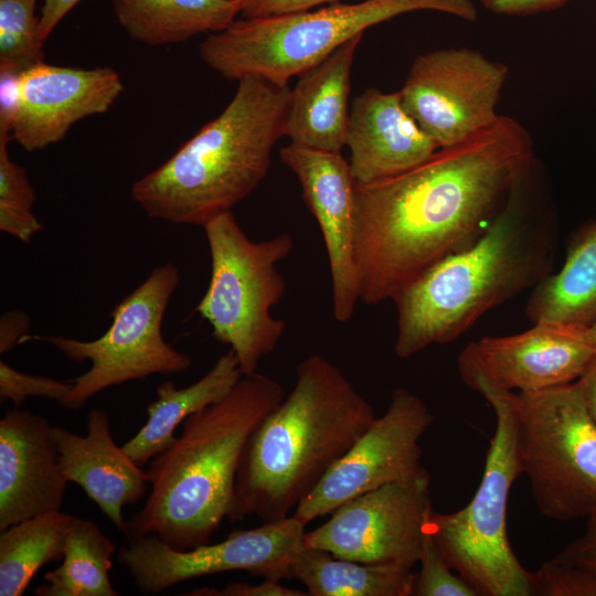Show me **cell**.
Returning a JSON list of instances; mask_svg holds the SVG:
<instances>
[{"label":"cell","instance_id":"6da1fadb","mask_svg":"<svg viewBox=\"0 0 596 596\" xmlns=\"http://www.w3.org/2000/svg\"><path fill=\"white\" fill-rule=\"evenodd\" d=\"M533 170L532 140L499 116L397 175L354 184L360 300H392L445 257L472 245Z\"/></svg>","mask_w":596,"mask_h":596},{"label":"cell","instance_id":"7a4b0ae2","mask_svg":"<svg viewBox=\"0 0 596 596\" xmlns=\"http://www.w3.org/2000/svg\"><path fill=\"white\" fill-rule=\"evenodd\" d=\"M532 172L472 245L436 263L393 299L397 358L453 342L486 312L553 273L556 219L533 200Z\"/></svg>","mask_w":596,"mask_h":596},{"label":"cell","instance_id":"3957f363","mask_svg":"<svg viewBox=\"0 0 596 596\" xmlns=\"http://www.w3.org/2000/svg\"><path fill=\"white\" fill-rule=\"evenodd\" d=\"M291 391L249 438L237 470L231 522L286 519L375 418L372 404L321 354L296 366Z\"/></svg>","mask_w":596,"mask_h":596},{"label":"cell","instance_id":"277c9868","mask_svg":"<svg viewBox=\"0 0 596 596\" xmlns=\"http://www.w3.org/2000/svg\"><path fill=\"white\" fill-rule=\"evenodd\" d=\"M284 396L278 381L256 371L190 415L173 444L151 459L150 491L126 521V539L152 534L177 550L211 543L231 512L244 449Z\"/></svg>","mask_w":596,"mask_h":596},{"label":"cell","instance_id":"5b68a950","mask_svg":"<svg viewBox=\"0 0 596 596\" xmlns=\"http://www.w3.org/2000/svg\"><path fill=\"white\" fill-rule=\"evenodd\" d=\"M237 82L217 117L132 184L131 198L149 217L203 227L266 177L285 136L291 89L256 76Z\"/></svg>","mask_w":596,"mask_h":596},{"label":"cell","instance_id":"8992f818","mask_svg":"<svg viewBox=\"0 0 596 596\" xmlns=\"http://www.w3.org/2000/svg\"><path fill=\"white\" fill-rule=\"evenodd\" d=\"M436 10L473 21L471 0H364L316 11L234 21L200 44L201 60L227 79L256 76L287 86L343 43L396 15Z\"/></svg>","mask_w":596,"mask_h":596},{"label":"cell","instance_id":"52a82bcc","mask_svg":"<svg viewBox=\"0 0 596 596\" xmlns=\"http://www.w3.org/2000/svg\"><path fill=\"white\" fill-rule=\"evenodd\" d=\"M477 392L496 415L480 485L462 509L434 511L428 532L448 565L479 596H533L532 572L517 558L507 533L508 498L523 473L514 417L504 391L481 386Z\"/></svg>","mask_w":596,"mask_h":596},{"label":"cell","instance_id":"ba28073f","mask_svg":"<svg viewBox=\"0 0 596 596\" xmlns=\"http://www.w3.org/2000/svg\"><path fill=\"white\" fill-rule=\"evenodd\" d=\"M211 256V277L196 311L214 337L236 355L243 374L256 372L260 360L274 352L286 328L272 309L286 288L277 264L291 252L292 237L277 234L252 241L232 211L204 226Z\"/></svg>","mask_w":596,"mask_h":596},{"label":"cell","instance_id":"9c48e42d","mask_svg":"<svg viewBox=\"0 0 596 596\" xmlns=\"http://www.w3.org/2000/svg\"><path fill=\"white\" fill-rule=\"evenodd\" d=\"M504 393L522 471L540 513L556 521L596 513V423L577 382Z\"/></svg>","mask_w":596,"mask_h":596},{"label":"cell","instance_id":"30bf717a","mask_svg":"<svg viewBox=\"0 0 596 596\" xmlns=\"http://www.w3.org/2000/svg\"><path fill=\"white\" fill-rule=\"evenodd\" d=\"M180 283L172 263H164L110 312L111 324L99 338L81 341L62 336L25 334L20 343L43 341L74 362L91 368L72 380L68 393L57 403L79 409L97 393L115 385L145 380L152 374H177L192 365V358L174 349L162 336L169 301Z\"/></svg>","mask_w":596,"mask_h":596},{"label":"cell","instance_id":"8fae6325","mask_svg":"<svg viewBox=\"0 0 596 596\" xmlns=\"http://www.w3.org/2000/svg\"><path fill=\"white\" fill-rule=\"evenodd\" d=\"M306 525L292 515L233 531L215 544L177 550L149 534L119 547L117 562L127 570L136 588L157 595L185 581L231 571L263 578H292L291 564L305 546Z\"/></svg>","mask_w":596,"mask_h":596},{"label":"cell","instance_id":"7c38bea8","mask_svg":"<svg viewBox=\"0 0 596 596\" xmlns=\"http://www.w3.org/2000/svg\"><path fill=\"white\" fill-rule=\"evenodd\" d=\"M433 422L434 415L418 395L396 389L387 409L375 416L291 515L307 525L358 496L423 476L427 470L419 440Z\"/></svg>","mask_w":596,"mask_h":596},{"label":"cell","instance_id":"4fadbf2b","mask_svg":"<svg viewBox=\"0 0 596 596\" xmlns=\"http://www.w3.org/2000/svg\"><path fill=\"white\" fill-rule=\"evenodd\" d=\"M507 65L480 52L438 49L418 55L400 91L402 105L439 148L492 125Z\"/></svg>","mask_w":596,"mask_h":596},{"label":"cell","instance_id":"5bb4252c","mask_svg":"<svg viewBox=\"0 0 596 596\" xmlns=\"http://www.w3.org/2000/svg\"><path fill=\"white\" fill-rule=\"evenodd\" d=\"M430 475L358 496L305 533V546L366 564L412 568L418 564L434 513Z\"/></svg>","mask_w":596,"mask_h":596},{"label":"cell","instance_id":"9a60e30c","mask_svg":"<svg viewBox=\"0 0 596 596\" xmlns=\"http://www.w3.org/2000/svg\"><path fill=\"white\" fill-rule=\"evenodd\" d=\"M110 67L36 64L15 77H1L0 129L32 152L64 139L71 127L107 111L123 92Z\"/></svg>","mask_w":596,"mask_h":596},{"label":"cell","instance_id":"2e32d148","mask_svg":"<svg viewBox=\"0 0 596 596\" xmlns=\"http://www.w3.org/2000/svg\"><path fill=\"white\" fill-rule=\"evenodd\" d=\"M587 327L541 321L517 334L483 337L459 354V375L473 391L535 392L575 382L596 355Z\"/></svg>","mask_w":596,"mask_h":596},{"label":"cell","instance_id":"e0dca14e","mask_svg":"<svg viewBox=\"0 0 596 596\" xmlns=\"http://www.w3.org/2000/svg\"><path fill=\"white\" fill-rule=\"evenodd\" d=\"M280 159L297 177L302 199L318 222L324 242L331 278L332 313L349 321L360 301L355 263L354 184L349 161L341 152L289 142Z\"/></svg>","mask_w":596,"mask_h":596},{"label":"cell","instance_id":"ac0fdd59","mask_svg":"<svg viewBox=\"0 0 596 596\" xmlns=\"http://www.w3.org/2000/svg\"><path fill=\"white\" fill-rule=\"evenodd\" d=\"M49 421L10 409L0 419V531L61 510L67 480Z\"/></svg>","mask_w":596,"mask_h":596},{"label":"cell","instance_id":"d6986e66","mask_svg":"<svg viewBox=\"0 0 596 596\" xmlns=\"http://www.w3.org/2000/svg\"><path fill=\"white\" fill-rule=\"evenodd\" d=\"M345 146L356 183L403 173L439 149L402 105L400 92L368 88L352 100Z\"/></svg>","mask_w":596,"mask_h":596},{"label":"cell","instance_id":"ffe728a7","mask_svg":"<svg viewBox=\"0 0 596 596\" xmlns=\"http://www.w3.org/2000/svg\"><path fill=\"white\" fill-rule=\"evenodd\" d=\"M52 434L65 479L78 485L124 533V508L140 501L150 485L148 472L116 445L106 411L88 412L85 436L58 425H53Z\"/></svg>","mask_w":596,"mask_h":596},{"label":"cell","instance_id":"44dd1931","mask_svg":"<svg viewBox=\"0 0 596 596\" xmlns=\"http://www.w3.org/2000/svg\"><path fill=\"white\" fill-rule=\"evenodd\" d=\"M362 35L347 41L298 76L285 123L290 142L341 152L347 140L351 68Z\"/></svg>","mask_w":596,"mask_h":596},{"label":"cell","instance_id":"7402d4cb","mask_svg":"<svg viewBox=\"0 0 596 596\" xmlns=\"http://www.w3.org/2000/svg\"><path fill=\"white\" fill-rule=\"evenodd\" d=\"M243 376L238 360L230 349L196 382L177 387L164 381L156 389L157 398L147 407L148 419L123 448L142 466L169 448L174 432L192 414L225 397Z\"/></svg>","mask_w":596,"mask_h":596},{"label":"cell","instance_id":"603a6c76","mask_svg":"<svg viewBox=\"0 0 596 596\" xmlns=\"http://www.w3.org/2000/svg\"><path fill=\"white\" fill-rule=\"evenodd\" d=\"M118 23L135 41L160 46L228 28L237 0H111Z\"/></svg>","mask_w":596,"mask_h":596},{"label":"cell","instance_id":"cb8c5ba5","mask_svg":"<svg viewBox=\"0 0 596 596\" xmlns=\"http://www.w3.org/2000/svg\"><path fill=\"white\" fill-rule=\"evenodd\" d=\"M525 311L533 323L589 326L596 320V220L575 235L561 269L533 288Z\"/></svg>","mask_w":596,"mask_h":596},{"label":"cell","instance_id":"d4e9b609","mask_svg":"<svg viewBox=\"0 0 596 596\" xmlns=\"http://www.w3.org/2000/svg\"><path fill=\"white\" fill-rule=\"evenodd\" d=\"M291 575L308 596H412V568L366 564L304 546L291 564Z\"/></svg>","mask_w":596,"mask_h":596},{"label":"cell","instance_id":"484cf974","mask_svg":"<svg viewBox=\"0 0 596 596\" xmlns=\"http://www.w3.org/2000/svg\"><path fill=\"white\" fill-rule=\"evenodd\" d=\"M75 515L49 511L0 533V596H21L38 571L61 561Z\"/></svg>","mask_w":596,"mask_h":596},{"label":"cell","instance_id":"4316f807","mask_svg":"<svg viewBox=\"0 0 596 596\" xmlns=\"http://www.w3.org/2000/svg\"><path fill=\"white\" fill-rule=\"evenodd\" d=\"M116 544L96 523L74 517L64 556L56 568L44 575L38 596H118L109 578Z\"/></svg>","mask_w":596,"mask_h":596},{"label":"cell","instance_id":"83f0119b","mask_svg":"<svg viewBox=\"0 0 596 596\" xmlns=\"http://www.w3.org/2000/svg\"><path fill=\"white\" fill-rule=\"evenodd\" d=\"M38 0H0V77H15L44 62Z\"/></svg>","mask_w":596,"mask_h":596},{"label":"cell","instance_id":"f1b7e54d","mask_svg":"<svg viewBox=\"0 0 596 596\" xmlns=\"http://www.w3.org/2000/svg\"><path fill=\"white\" fill-rule=\"evenodd\" d=\"M415 574V596H479L477 590L456 573L438 551L427 532Z\"/></svg>","mask_w":596,"mask_h":596},{"label":"cell","instance_id":"f546056e","mask_svg":"<svg viewBox=\"0 0 596 596\" xmlns=\"http://www.w3.org/2000/svg\"><path fill=\"white\" fill-rule=\"evenodd\" d=\"M533 596H596V581L582 568L555 557L532 572Z\"/></svg>","mask_w":596,"mask_h":596},{"label":"cell","instance_id":"4dcf8cb0","mask_svg":"<svg viewBox=\"0 0 596 596\" xmlns=\"http://www.w3.org/2000/svg\"><path fill=\"white\" fill-rule=\"evenodd\" d=\"M72 387L65 383L45 376L30 375L0 361V400L10 401L20 406L28 397H42L58 402Z\"/></svg>","mask_w":596,"mask_h":596},{"label":"cell","instance_id":"1f68e13d","mask_svg":"<svg viewBox=\"0 0 596 596\" xmlns=\"http://www.w3.org/2000/svg\"><path fill=\"white\" fill-rule=\"evenodd\" d=\"M10 139L9 132L0 129V210L32 211L35 192L26 170L9 156Z\"/></svg>","mask_w":596,"mask_h":596},{"label":"cell","instance_id":"d6a6232c","mask_svg":"<svg viewBox=\"0 0 596 596\" xmlns=\"http://www.w3.org/2000/svg\"><path fill=\"white\" fill-rule=\"evenodd\" d=\"M554 557L582 568L596 581V513L587 518L584 533Z\"/></svg>","mask_w":596,"mask_h":596},{"label":"cell","instance_id":"836d02e7","mask_svg":"<svg viewBox=\"0 0 596 596\" xmlns=\"http://www.w3.org/2000/svg\"><path fill=\"white\" fill-rule=\"evenodd\" d=\"M187 595L196 596H308L307 590L286 587L279 579L264 578L262 583L234 582L222 589L203 587Z\"/></svg>","mask_w":596,"mask_h":596},{"label":"cell","instance_id":"e575fe53","mask_svg":"<svg viewBox=\"0 0 596 596\" xmlns=\"http://www.w3.org/2000/svg\"><path fill=\"white\" fill-rule=\"evenodd\" d=\"M338 0H237L243 19L268 18L308 11L322 3Z\"/></svg>","mask_w":596,"mask_h":596},{"label":"cell","instance_id":"d590c367","mask_svg":"<svg viewBox=\"0 0 596 596\" xmlns=\"http://www.w3.org/2000/svg\"><path fill=\"white\" fill-rule=\"evenodd\" d=\"M42 228V223L32 211H0V230L22 243H29Z\"/></svg>","mask_w":596,"mask_h":596},{"label":"cell","instance_id":"8d00e7d4","mask_svg":"<svg viewBox=\"0 0 596 596\" xmlns=\"http://www.w3.org/2000/svg\"><path fill=\"white\" fill-rule=\"evenodd\" d=\"M489 11L498 14L529 15L551 11L564 6L567 0H480Z\"/></svg>","mask_w":596,"mask_h":596},{"label":"cell","instance_id":"74e56055","mask_svg":"<svg viewBox=\"0 0 596 596\" xmlns=\"http://www.w3.org/2000/svg\"><path fill=\"white\" fill-rule=\"evenodd\" d=\"M30 317L22 310H10L0 319V353H8L28 334Z\"/></svg>","mask_w":596,"mask_h":596},{"label":"cell","instance_id":"f35d334b","mask_svg":"<svg viewBox=\"0 0 596 596\" xmlns=\"http://www.w3.org/2000/svg\"><path fill=\"white\" fill-rule=\"evenodd\" d=\"M82 0H43L40 11V33L45 42L63 18Z\"/></svg>","mask_w":596,"mask_h":596},{"label":"cell","instance_id":"ab89813d","mask_svg":"<svg viewBox=\"0 0 596 596\" xmlns=\"http://www.w3.org/2000/svg\"><path fill=\"white\" fill-rule=\"evenodd\" d=\"M576 382L579 386L586 408L593 421L596 423V355Z\"/></svg>","mask_w":596,"mask_h":596},{"label":"cell","instance_id":"60d3db41","mask_svg":"<svg viewBox=\"0 0 596 596\" xmlns=\"http://www.w3.org/2000/svg\"><path fill=\"white\" fill-rule=\"evenodd\" d=\"M592 341L596 344V320L587 327Z\"/></svg>","mask_w":596,"mask_h":596}]
</instances>
